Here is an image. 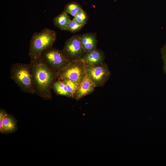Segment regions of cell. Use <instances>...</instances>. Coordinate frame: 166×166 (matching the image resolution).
Returning a JSON list of instances; mask_svg holds the SVG:
<instances>
[{
    "label": "cell",
    "instance_id": "obj_3",
    "mask_svg": "<svg viewBox=\"0 0 166 166\" xmlns=\"http://www.w3.org/2000/svg\"><path fill=\"white\" fill-rule=\"evenodd\" d=\"M10 76L15 84L23 92L35 93L34 81L30 64L15 63L10 69Z\"/></svg>",
    "mask_w": 166,
    "mask_h": 166
},
{
    "label": "cell",
    "instance_id": "obj_18",
    "mask_svg": "<svg viewBox=\"0 0 166 166\" xmlns=\"http://www.w3.org/2000/svg\"><path fill=\"white\" fill-rule=\"evenodd\" d=\"M160 52L162 55V58L164 61V71L166 74V43L161 49Z\"/></svg>",
    "mask_w": 166,
    "mask_h": 166
},
{
    "label": "cell",
    "instance_id": "obj_7",
    "mask_svg": "<svg viewBox=\"0 0 166 166\" xmlns=\"http://www.w3.org/2000/svg\"><path fill=\"white\" fill-rule=\"evenodd\" d=\"M61 51L70 61L81 58L85 53L78 35H74L67 40Z\"/></svg>",
    "mask_w": 166,
    "mask_h": 166
},
{
    "label": "cell",
    "instance_id": "obj_14",
    "mask_svg": "<svg viewBox=\"0 0 166 166\" xmlns=\"http://www.w3.org/2000/svg\"><path fill=\"white\" fill-rule=\"evenodd\" d=\"M61 80H62L65 83L69 93L70 97L74 98L78 87L79 83L68 79Z\"/></svg>",
    "mask_w": 166,
    "mask_h": 166
},
{
    "label": "cell",
    "instance_id": "obj_8",
    "mask_svg": "<svg viewBox=\"0 0 166 166\" xmlns=\"http://www.w3.org/2000/svg\"><path fill=\"white\" fill-rule=\"evenodd\" d=\"M81 58L85 65L96 66L103 63L105 55L102 51L96 49L85 52Z\"/></svg>",
    "mask_w": 166,
    "mask_h": 166
},
{
    "label": "cell",
    "instance_id": "obj_17",
    "mask_svg": "<svg viewBox=\"0 0 166 166\" xmlns=\"http://www.w3.org/2000/svg\"><path fill=\"white\" fill-rule=\"evenodd\" d=\"M78 23L84 26L87 23L88 17L87 14L83 10L73 18Z\"/></svg>",
    "mask_w": 166,
    "mask_h": 166
},
{
    "label": "cell",
    "instance_id": "obj_5",
    "mask_svg": "<svg viewBox=\"0 0 166 166\" xmlns=\"http://www.w3.org/2000/svg\"><path fill=\"white\" fill-rule=\"evenodd\" d=\"M40 59L50 68L57 73L62 69L71 61L61 50L51 47L42 53Z\"/></svg>",
    "mask_w": 166,
    "mask_h": 166
},
{
    "label": "cell",
    "instance_id": "obj_6",
    "mask_svg": "<svg viewBox=\"0 0 166 166\" xmlns=\"http://www.w3.org/2000/svg\"><path fill=\"white\" fill-rule=\"evenodd\" d=\"M85 66L86 75L96 87L104 85L110 76V71L105 64L103 63L96 66Z\"/></svg>",
    "mask_w": 166,
    "mask_h": 166
},
{
    "label": "cell",
    "instance_id": "obj_15",
    "mask_svg": "<svg viewBox=\"0 0 166 166\" xmlns=\"http://www.w3.org/2000/svg\"><path fill=\"white\" fill-rule=\"evenodd\" d=\"M81 7L78 4L73 2L67 4L65 7V11L75 17L82 10Z\"/></svg>",
    "mask_w": 166,
    "mask_h": 166
},
{
    "label": "cell",
    "instance_id": "obj_19",
    "mask_svg": "<svg viewBox=\"0 0 166 166\" xmlns=\"http://www.w3.org/2000/svg\"><path fill=\"white\" fill-rule=\"evenodd\" d=\"M8 114L4 110L1 109L0 111V130L2 128V124L3 120L5 117Z\"/></svg>",
    "mask_w": 166,
    "mask_h": 166
},
{
    "label": "cell",
    "instance_id": "obj_13",
    "mask_svg": "<svg viewBox=\"0 0 166 166\" xmlns=\"http://www.w3.org/2000/svg\"><path fill=\"white\" fill-rule=\"evenodd\" d=\"M52 89L57 95L70 97L66 86L62 80L57 79L53 83Z\"/></svg>",
    "mask_w": 166,
    "mask_h": 166
},
{
    "label": "cell",
    "instance_id": "obj_2",
    "mask_svg": "<svg viewBox=\"0 0 166 166\" xmlns=\"http://www.w3.org/2000/svg\"><path fill=\"white\" fill-rule=\"evenodd\" d=\"M57 38L53 30L44 28L39 32L34 33L30 42L28 55L30 61L40 59L42 53L45 50L52 47Z\"/></svg>",
    "mask_w": 166,
    "mask_h": 166
},
{
    "label": "cell",
    "instance_id": "obj_16",
    "mask_svg": "<svg viewBox=\"0 0 166 166\" xmlns=\"http://www.w3.org/2000/svg\"><path fill=\"white\" fill-rule=\"evenodd\" d=\"M83 26H82L74 18L71 20L67 26L65 30L70 31L72 32H76L80 30Z\"/></svg>",
    "mask_w": 166,
    "mask_h": 166
},
{
    "label": "cell",
    "instance_id": "obj_1",
    "mask_svg": "<svg viewBox=\"0 0 166 166\" xmlns=\"http://www.w3.org/2000/svg\"><path fill=\"white\" fill-rule=\"evenodd\" d=\"M35 93L45 100L52 98L51 89L54 81L57 79L56 73L50 68L40 58L30 61Z\"/></svg>",
    "mask_w": 166,
    "mask_h": 166
},
{
    "label": "cell",
    "instance_id": "obj_12",
    "mask_svg": "<svg viewBox=\"0 0 166 166\" xmlns=\"http://www.w3.org/2000/svg\"><path fill=\"white\" fill-rule=\"evenodd\" d=\"M71 19L67 13L64 11L53 20L54 25L61 30H65Z\"/></svg>",
    "mask_w": 166,
    "mask_h": 166
},
{
    "label": "cell",
    "instance_id": "obj_9",
    "mask_svg": "<svg viewBox=\"0 0 166 166\" xmlns=\"http://www.w3.org/2000/svg\"><path fill=\"white\" fill-rule=\"evenodd\" d=\"M96 86L89 78L86 74L79 83L78 87L75 98L78 100L83 97L92 93Z\"/></svg>",
    "mask_w": 166,
    "mask_h": 166
},
{
    "label": "cell",
    "instance_id": "obj_4",
    "mask_svg": "<svg viewBox=\"0 0 166 166\" xmlns=\"http://www.w3.org/2000/svg\"><path fill=\"white\" fill-rule=\"evenodd\" d=\"M85 75V66L81 58L71 61L56 73L57 79H68L78 83Z\"/></svg>",
    "mask_w": 166,
    "mask_h": 166
},
{
    "label": "cell",
    "instance_id": "obj_11",
    "mask_svg": "<svg viewBox=\"0 0 166 166\" xmlns=\"http://www.w3.org/2000/svg\"><path fill=\"white\" fill-rule=\"evenodd\" d=\"M16 128L14 119L12 116L7 114L3 120L2 128L0 131L2 133H9L16 130Z\"/></svg>",
    "mask_w": 166,
    "mask_h": 166
},
{
    "label": "cell",
    "instance_id": "obj_10",
    "mask_svg": "<svg viewBox=\"0 0 166 166\" xmlns=\"http://www.w3.org/2000/svg\"><path fill=\"white\" fill-rule=\"evenodd\" d=\"M80 40L85 52L97 49V41L96 34L88 33L79 35Z\"/></svg>",
    "mask_w": 166,
    "mask_h": 166
}]
</instances>
